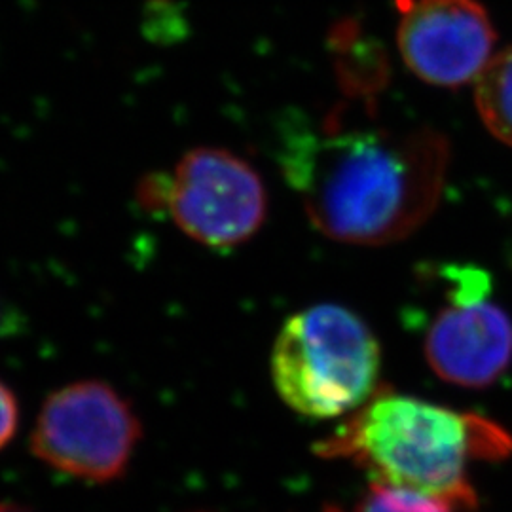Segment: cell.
Listing matches in <instances>:
<instances>
[{"label": "cell", "mask_w": 512, "mask_h": 512, "mask_svg": "<svg viewBox=\"0 0 512 512\" xmlns=\"http://www.w3.org/2000/svg\"><path fill=\"white\" fill-rule=\"evenodd\" d=\"M270 370L279 399L296 414L348 418L380 391L382 351L355 311L315 304L285 321Z\"/></svg>", "instance_id": "cell-3"}, {"label": "cell", "mask_w": 512, "mask_h": 512, "mask_svg": "<svg viewBox=\"0 0 512 512\" xmlns=\"http://www.w3.org/2000/svg\"><path fill=\"white\" fill-rule=\"evenodd\" d=\"M353 512H467L459 503L425 494L418 490H408L391 486L384 482L370 480L365 495L359 499Z\"/></svg>", "instance_id": "cell-9"}, {"label": "cell", "mask_w": 512, "mask_h": 512, "mask_svg": "<svg viewBox=\"0 0 512 512\" xmlns=\"http://www.w3.org/2000/svg\"><path fill=\"white\" fill-rule=\"evenodd\" d=\"M397 44L408 71L439 88L476 82L494 57L492 19L478 0H403Z\"/></svg>", "instance_id": "cell-7"}, {"label": "cell", "mask_w": 512, "mask_h": 512, "mask_svg": "<svg viewBox=\"0 0 512 512\" xmlns=\"http://www.w3.org/2000/svg\"><path fill=\"white\" fill-rule=\"evenodd\" d=\"M475 84L482 124L497 141L512 148V46L492 57Z\"/></svg>", "instance_id": "cell-8"}, {"label": "cell", "mask_w": 512, "mask_h": 512, "mask_svg": "<svg viewBox=\"0 0 512 512\" xmlns=\"http://www.w3.org/2000/svg\"><path fill=\"white\" fill-rule=\"evenodd\" d=\"M448 304L431 321L423 353L446 384L482 389L512 365V319L490 298V275L473 266H452Z\"/></svg>", "instance_id": "cell-6"}, {"label": "cell", "mask_w": 512, "mask_h": 512, "mask_svg": "<svg viewBox=\"0 0 512 512\" xmlns=\"http://www.w3.org/2000/svg\"><path fill=\"white\" fill-rule=\"evenodd\" d=\"M0 512H33L18 503H10V501H0Z\"/></svg>", "instance_id": "cell-11"}, {"label": "cell", "mask_w": 512, "mask_h": 512, "mask_svg": "<svg viewBox=\"0 0 512 512\" xmlns=\"http://www.w3.org/2000/svg\"><path fill=\"white\" fill-rule=\"evenodd\" d=\"M139 202L164 211L175 226L211 249H234L262 228L268 192L255 167L222 148H194L171 173L139 184Z\"/></svg>", "instance_id": "cell-4"}, {"label": "cell", "mask_w": 512, "mask_h": 512, "mask_svg": "<svg viewBox=\"0 0 512 512\" xmlns=\"http://www.w3.org/2000/svg\"><path fill=\"white\" fill-rule=\"evenodd\" d=\"M315 452L353 463L370 480L440 495L473 512L478 497L469 465L509 458L512 437L480 414L380 387Z\"/></svg>", "instance_id": "cell-2"}, {"label": "cell", "mask_w": 512, "mask_h": 512, "mask_svg": "<svg viewBox=\"0 0 512 512\" xmlns=\"http://www.w3.org/2000/svg\"><path fill=\"white\" fill-rule=\"evenodd\" d=\"M19 425V404L16 393L0 380V450L16 437Z\"/></svg>", "instance_id": "cell-10"}, {"label": "cell", "mask_w": 512, "mask_h": 512, "mask_svg": "<svg viewBox=\"0 0 512 512\" xmlns=\"http://www.w3.org/2000/svg\"><path fill=\"white\" fill-rule=\"evenodd\" d=\"M141 437L128 399L105 382L82 380L46 397L29 446L54 471L107 484L126 475Z\"/></svg>", "instance_id": "cell-5"}, {"label": "cell", "mask_w": 512, "mask_h": 512, "mask_svg": "<svg viewBox=\"0 0 512 512\" xmlns=\"http://www.w3.org/2000/svg\"><path fill=\"white\" fill-rule=\"evenodd\" d=\"M281 164L325 238L384 247L418 232L437 211L450 143L427 126L293 128Z\"/></svg>", "instance_id": "cell-1"}]
</instances>
